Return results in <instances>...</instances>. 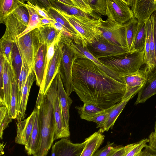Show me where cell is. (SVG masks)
I'll use <instances>...</instances> for the list:
<instances>
[{
    "label": "cell",
    "instance_id": "28",
    "mask_svg": "<svg viewBox=\"0 0 156 156\" xmlns=\"http://www.w3.org/2000/svg\"><path fill=\"white\" fill-rule=\"evenodd\" d=\"M45 12L47 13L50 18L55 20L56 22L62 25L76 39L80 40V37L76 30L71 25L67 20L57 10L52 7H51Z\"/></svg>",
    "mask_w": 156,
    "mask_h": 156
},
{
    "label": "cell",
    "instance_id": "40",
    "mask_svg": "<svg viewBox=\"0 0 156 156\" xmlns=\"http://www.w3.org/2000/svg\"><path fill=\"white\" fill-rule=\"evenodd\" d=\"M13 43L9 40L1 39L0 40V53H1L11 64V54Z\"/></svg>",
    "mask_w": 156,
    "mask_h": 156
},
{
    "label": "cell",
    "instance_id": "27",
    "mask_svg": "<svg viewBox=\"0 0 156 156\" xmlns=\"http://www.w3.org/2000/svg\"><path fill=\"white\" fill-rule=\"evenodd\" d=\"M125 29V35L127 50L131 54L133 48L136 33L138 22L134 17L124 24Z\"/></svg>",
    "mask_w": 156,
    "mask_h": 156
},
{
    "label": "cell",
    "instance_id": "30",
    "mask_svg": "<svg viewBox=\"0 0 156 156\" xmlns=\"http://www.w3.org/2000/svg\"><path fill=\"white\" fill-rule=\"evenodd\" d=\"M52 8L67 14L79 16L94 18L98 20L94 16L86 13L76 7L64 4L58 0H50Z\"/></svg>",
    "mask_w": 156,
    "mask_h": 156
},
{
    "label": "cell",
    "instance_id": "47",
    "mask_svg": "<svg viewBox=\"0 0 156 156\" xmlns=\"http://www.w3.org/2000/svg\"><path fill=\"white\" fill-rule=\"evenodd\" d=\"M134 143L128 144L125 146H122L110 156H124L127 152L132 147Z\"/></svg>",
    "mask_w": 156,
    "mask_h": 156
},
{
    "label": "cell",
    "instance_id": "36",
    "mask_svg": "<svg viewBox=\"0 0 156 156\" xmlns=\"http://www.w3.org/2000/svg\"><path fill=\"white\" fill-rule=\"evenodd\" d=\"M22 59V66L18 83L19 98L20 101L23 88L25 84L29 73L30 71L29 67L26 61L23 58Z\"/></svg>",
    "mask_w": 156,
    "mask_h": 156
},
{
    "label": "cell",
    "instance_id": "45",
    "mask_svg": "<svg viewBox=\"0 0 156 156\" xmlns=\"http://www.w3.org/2000/svg\"><path fill=\"white\" fill-rule=\"evenodd\" d=\"M151 19L152 25L153 36L154 46V53L155 58V68L152 76L151 78H152L156 76V11L152 15L151 17Z\"/></svg>",
    "mask_w": 156,
    "mask_h": 156
},
{
    "label": "cell",
    "instance_id": "24",
    "mask_svg": "<svg viewBox=\"0 0 156 156\" xmlns=\"http://www.w3.org/2000/svg\"><path fill=\"white\" fill-rule=\"evenodd\" d=\"M156 94V76L147 80L141 90L138 93L135 103L137 105L145 102L148 99Z\"/></svg>",
    "mask_w": 156,
    "mask_h": 156
},
{
    "label": "cell",
    "instance_id": "19",
    "mask_svg": "<svg viewBox=\"0 0 156 156\" xmlns=\"http://www.w3.org/2000/svg\"><path fill=\"white\" fill-rule=\"evenodd\" d=\"M57 94L60 102L65 125L67 127L69 128V109L73 101L66 93L60 76L58 74L57 80Z\"/></svg>",
    "mask_w": 156,
    "mask_h": 156
},
{
    "label": "cell",
    "instance_id": "6",
    "mask_svg": "<svg viewBox=\"0 0 156 156\" xmlns=\"http://www.w3.org/2000/svg\"><path fill=\"white\" fill-rule=\"evenodd\" d=\"M102 35L111 43L123 48L127 51L124 24L120 25L107 18L101 21L99 28Z\"/></svg>",
    "mask_w": 156,
    "mask_h": 156
},
{
    "label": "cell",
    "instance_id": "20",
    "mask_svg": "<svg viewBox=\"0 0 156 156\" xmlns=\"http://www.w3.org/2000/svg\"><path fill=\"white\" fill-rule=\"evenodd\" d=\"M35 80H36V76L33 69L30 71L23 88L19 112L16 118L17 120H23L26 117L25 111L29 93L32 85Z\"/></svg>",
    "mask_w": 156,
    "mask_h": 156
},
{
    "label": "cell",
    "instance_id": "38",
    "mask_svg": "<svg viewBox=\"0 0 156 156\" xmlns=\"http://www.w3.org/2000/svg\"><path fill=\"white\" fill-rule=\"evenodd\" d=\"M74 7L81 11L92 15L98 20H103L100 16L94 13L93 10L87 1V0H72Z\"/></svg>",
    "mask_w": 156,
    "mask_h": 156
},
{
    "label": "cell",
    "instance_id": "9",
    "mask_svg": "<svg viewBox=\"0 0 156 156\" xmlns=\"http://www.w3.org/2000/svg\"><path fill=\"white\" fill-rule=\"evenodd\" d=\"M63 45L64 44L60 41V39L57 41L55 54L49 62L43 82L40 88L39 91L42 94H45L58 73L63 54Z\"/></svg>",
    "mask_w": 156,
    "mask_h": 156
},
{
    "label": "cell",
    "instance_id": "13",
    "mask_svg": "<svg viewBox=\"0 0 156 156\" xmlns=\"http://www.w3.org/2000/svg\"><path fill=\"white\" fill-rule=\"evenodd\" d=\"M36 114V110L34 108L27 119L23 120H17L16 143L24 145L27 144L33 128Z\"/></svg>",
    "mask_w": 156,
    "mask_h": 156
},
{
    "label": "cell",
    "instance_id": "22",
    "mask_svg": "<svg viewBox=\"0 0 156 156\" xmlns=\"http://www.w3.org/2000/svg\"><path fill=\"white\" fill-rule=\"evenodd\" d=\"M104 138V136L98 131L85 139L86 144L80 156H93L103 143Z\"/></svg>",
    "mask_w": 156,
    "mask_h": 156
},
{
    "label": "cell",
    "instance_id": "3",
    "mask_svg": "<svg viewBox=\"0 0 156 156\" xmlns=\"http://www.w3.org/2000/svg\"><path fill=\"white\" fill-rule=\"evenodd\" d=\"M58 11L77 32L83 46L91 43L97 35L101 34L99 29L101 20L93 17L69 15Z\"/></svg>",
    "mask_w": 156,
    "mask_h": 156
},
{
    "label": "cell",
    "instance_id": "18",
    "mask_svg": "<svg viewBox=\"0 0 156 156\" xmlns=\"http://www.w3.org/2000/svg\"><path fill=\"white\" fill-rule=\"evenodd\" d=\"M3 56L4 61L3 82L4 100L5 105L8 110L10 102L13 80L15 75L12 65Z\"/></svg>",
    "mask_w": 156,
    "mask_h": 156
},
{
    "label": "cell",
    "instance_id": "37",
    "mask_svg": "<svg viewBox=\"0 0 156 156\" xmlns=\"http://www.w3.org/2000/svg\"><path fill=\"white\" fill-rule=\"evenodd\" d=\"M94 13L100 16H106V0H87Z\"/></svg>",
    "mask_w": 156,
    "mask_h": 156
},
{
    "label": "cell",
    "instance_id": "11",
    "mask_svg": "<svg viewBox=\"0 0 156 156\" xmlns=\"http://www.w3.org/2000/svg\"><path fill=\"white\" fill-rule=\"evenodd\" d=\"M86 141L73 143L70 140L63 138L56 142L51 149V156H80Z\"/></svg>",
    "mask_w": 156,
    "mask_h": 156
},
{
    "label": "cell",
    "instance_id": "17",
    "mask_svg": "<svg viewBox=\"0 0 156 156\" xmlns=\"http://www.w3.org/2000/svg\"><path fill=\"white\" fill-rule=\"evenodd\" d=\"M6 26L5 33L1 39L10 40L15 42L17 36L23 32L27 26L21 23L12 13L5 20Z\"/></svg>",
    "mask_w": 156,
    "mask_h": 156
},
{
    "label": "cell",
    "instance_id": "4",
    "mask_svg": "<svg viewBox=\"0 0 156 156\" xmlns=\"http://www.w3.org/2000/svg\"><path fill=\"white\" fill-rule=\"evenodd\" d=\"M34 51L33 71L37 85L40 87L43 82L46 64L48 46L41 37L38 28L32 30Z\"/></svg>",
    "mask_w": 156,
    "mask_h": 156
},
{
    "label": "cell",
    "instance_id": "10",
    "mask_svg": "<svg viewBox=\"0 0 156 156\" xmlns=\"http://www.w3.org/2000/svg\"><path fill=\"white\" fill-rule=\"evenodd\" d=\"M121 76L126 86V91L122 101L133 98L141 90L147 80V75L143 69Z\"/></svg>",
    "mask_w": 156,
    "mask_h": 156
},
{
    "label": "cell",
    "instance_id": "23",
    "mask_svg": "<svg viewBox=\"0 0 156 156\" xmlns=\"http://www.w3.org/2000/svg\"><path fill=\"white\" fill-rule=\"evenodd\" d=\"M36 114L33 128L29 140L25 145V149L28 155H33L39 142L40 137L39 128L38 122L39 106L37 101L35 108Z\"/></svg>",
    "mask_w": 156,
    "mask_h": 156
},
{
    "label": "cell",
    "instance_id": "48",
    "mask_svg": "<svg viewBox=\"0 0 156 156\" xmlns=\"http://www.w3.org/2000/svg\"><path fill=\"white\" fill-rule=\"evenodd\" d=\"M27 4L33 8L36 12L42 18H49L47 13L36 4L30 2L29 0L27 1Z\"/></svg>",
    "mask_w": 156,
    "mask_h": 156
},
{
    "label": "cell",
    "instance_id": "14",
    "mask_svg": "<svg viewBox=\"0 0 156 156\" xmlns=\"http://www.w3.org/2000/svg\"><path fill=\"white\" fill-rule=\"evenodd\" d=\"M16 42L22 58L27 64L30 71L33 70L34 51L32 30L17 38Z\"/></svg>",
    "mask_w": 156,
    "mask_h": 156
},
{
    "label": "cell",
    "instance_id": "12",
    "mask_svg": "<svg viewBox=\"0 0 156 156\" xmlns=\"http://www.w3.org/2000/svg\"><path fill=\"white\" fill-rule=\"evenodd\" d=\"M130 7L134 17L140 24L148 20L156 11V0H133Z\"/></svg>",
    "mask_w": 156,
    "mask_h": 156
},
{
    "label": "cell",
    "instance_id": "31",
    "mask_svg": "<svg viewBox=\"0 0 156 156\" xmlns=\"http://www.w3.org/2000/svg\"><path fill=\"white\" fill-rule=\"evenodd\" d=\"M38 28L41 37L48 46L60 36V33L53 24L41 26Z\"/></svg>",
    "mask_w": 156,
    "mask_h": 156
},
{
    "label": "cell",
    "instance_id": "7",
    "mask_svg": "<svg viewBox=\"0 0 156 156\" xmlns=\"http://www.w3.org/2000/svg\"><path fill=\"white\" fill-rule=\"evenodd\" d=\"M89 52L96 58H99L129 53L123 48L113 44L102 35H97L91 43L86 46Z\"/></svg>",
    "mask_w": 156,
    "mask_h": 156
},
{
    "label": "cell",
    "instance_id": "33",
    "mask_svg": "<svg viewBox=\"0 0 156 156\" xmlns=\"http://www.w3.org/2000/svg\"><path fill=\"white\" fill-rule=\"evenodd\" d=\"M24 6L27 8L29 13V21L26 30L17 36L16 39L34 29L38 28L40 27V23L41 19L42 18L33 8L29 6L27 3L25 4Z\"/></svg>",
    "mask_w": 156,
    "mask_h": 156
},
{
    "label": "cell",
    "instance_id": "43",
    "mask_svg": "<svg viewBox=\"0 0 156 156\" xmlns=\"http://www.w3.org/2000/svg\"><path fill=\"white\" fill-rule=\"evenodd\" d=\"M113 106L97 114L90 119V121L96 123L97 124V128H101L105 121L108 112Z\"/></svg>",
    "mask_w": 156,
    "mask_h": 156
},
{
    "label": "cell",
    "instance_id": "29",
    "mask_svg": "<svg viewBox=\"0 0 156 156\" xmlns=\"http://www.w3.org/2000/svg\"><path fill=\"white\" fill-rule=\"evenodd\" d=\"M146 21L140 24L138 23L133 50L130 54L141 51L144 49L147 37Z\"/></svg>",
    "mask_w": 156,
    "mask_h": 156
},
{
    "label": "cell",
    "instance_id": "15",
    "mask_svg": "<svg viewBox=\"0 0 156 156\" xmlns=\"http://www.w3.org/2000/svg\"><path fill=\"white\" fill-rule=\"evenodd\" d=\"M77 56L85 57L92 61L101 69L108 75L118 79H122L117 73L105 65L94 57L88 51L86 46H83L81 40L75 39L70 44Z\"/></svg>",
    "mask_w": 156,
    "mask_h": 156
},
{
    "label": "cell",
    "instance_id": "8",
    "mask_svg": "<svg viewBox=\"0 0 156 156\" xmlns=\"http://www.w3.org/2000/svg\"><path fill=\"white\" fill-rule=\"evenodd\" d=\"M106 16L114 22L123 25L134 17L125 0H106Z\"/></svg>",
    "mask_w": 156,
    "mask_h": 156
},
{
    "label": "cell",
    "instance_id": "1",
    "mask_svg": "<svg viewBox=\"0 0 156 156\" xmlns=\"http://www.w3.org/2000/svg\"><path fill=\"white\" fill-rule=\"evenodd\" d=\"M72 75L74 91L84 104L106 109L122 101L126 89L123 79L108 75L88 58L77 56Z\"/></svg>",
    "mask_w": 156,
    "mask_h": 156
},
{
    "label": "cell",
    "instance_id": "25",
    "mask_svg": "<svg viewBox=\"0 0 156 156\" xmlns=\"http://www.w3.org/2000/svg\"><path fill=\"white\" fill-rule=\"evenodd\" d=\"M25 4L23 0H0V23L4 24L7 17L17 7Z\"/></svg>",
    "mask_w": 156,
    "mask_h": 156
},
{
    "label": "cell",
    "instance_id": "21",
    "mask_svg": "<svg viewBox=\"0 0 156 156\" xmlns=\"http://www.w3.org/2000/svg\"><path fill=\"white\" fill-rule=\"evenodd\" d=\"M130 98L114 105L109 110L108 114L103 127L98 131L102 133L108 131L110 128H112L118 117L130 100Z\"/></svg>",
    "mask_w": 156,
    "mask_h": 156
},
{
    "label": "cell",
    "instance_id": "52",
    "mask_svg": "<svg viewBox=\"0 0 156 156\" xmlns=\"http://www.w3.org/2000/svg\"><path fill=\"white\" fill-rule=\"evenodd\" d=\"M58 1L64 4L74 7L72 0H58Z\"/></svg>",
    "mask_w": 156,
    "mask_h": 156
},
{
    "label": "cell",
    "instance_id": "51",
    "mask_svg": "<svg viewBox=\"0 0 156 156\" xmlns=\"http://www.w3.org/2000/svg\"><path fill=\"white\" fill-rule=\"evenodd\" d=\"M56 21L51 18H42L40 23V27L48 24H53Z\"/></svg>",
    "mask_w": 156,
    "mask_h": 156
},
{
    "label": "cell",
    "instance_id": "53",
    "mask_svg": "<svg viewBox=\"0 0 156 156\" xmlns=\"http://www.w3.org/2000/svg\"><path fill=\"white\" fill-rule=\"evenodd\" d=\"M154 129V133L155 134H156V121L155 123Z\"/></svg>",
    "mask_w": 156,
    "mask_h": 156
},
{
    "label": "cell",
    "instance_id": "44",
    "mask_svg": "<svg viewBox=\"0 0 156 156\" xmlns=\"http://www.w3.org/2000/svg\"><path fill=\"white\" fill-rule=\"evenodd\" d=\"M0 59V105H5L3 82L4 61L3 55L1 53Z\"/></svg>",
    "mask_w": 156,
    "mask_h": 156
},
{
    "label": "cell",
    "instance_id": "42",
    "mask_svg": "<svg viewBox=\"0 0 156 156\" xmlns=\"http://www.w3.org/2000/svg\"><path fill=\"white\" fill-rule=\"evenodd\" d=\"M149 142L147 138L143 139L134 143L132 147L127 152L124 156H137L143 149L147 145Z\"/></svg>",
    "mask_w": 156,
    "mask_h": 156
},
{
    "label": "cell",
    "instance_id": "41",
    "mask_svg": "<svg viewBox=\"0 0 156 156\" xmlns=\"http://www.w3.org/2000/svg\"><path fill=\"white\" fill-rule=\"evenodd\" d=\"M122 146H116L113 143L108 142L105 146L97 151L93 156H110Z\"/></svg>",
    "mask_w": 156,
    "mask_h": 156
},
{
    "label": "cell",
    "instance_id": "5",
    "mask_svg": "<svg viewBox=\"0 0 156 156\" xmlns=\"http://www.w3.org/2000/svg\"><path fill=\"white\" fill-rule=\"evenodd\" d=\"M76 57V53L70 45L64 44L63 54L58 74L60 76L65 90L69 96L72 92L74 91L72 71L73 62Z\"/></svg>",
    "mask_w": 156,
    "mask_h": 156
},
{
    "label": "cell",
    "instance_id": "26",
    "mask_svg": "<svg viewBox=\"0 0 156 156\" xmlns=\"http://www.w3.org/2000/svg\"><path fill=\"white\" fill-rule=\"evenodd\" d=\"M20 103L18 84L15 76L13 80L10 102L8 110L9 116L12 119H16L19 112Z\"/></svg>",
    "mask_w": 156,
    "mask_h": 156
},
{
    "label": "cell",
    "instance_id": "2",
    "mask_svg": "<svg viewBox=\"0 0 156 156\" xmlns=\"http://www.w3.org/2000/svg\"><path fill=\"white\" fill-rule=\"evenodd\" d=\"M98 59L120 76H122L139 71L144 65V49L131 54L127 53L101 58Z\"/></svg>",
    "mask_w": 156,
    "mask_h": 156
},
{
    "label": "cell",
    "instance_id": "32",
    "mask_svg": "<svg viewBox=\"0 0 156 156\" xmlns=\"http://www.w3.org/2000/svg\"><path fill=\"white\" fill-rule=\"evenodd\" d=\"M11 61L12 66L15 75L16 80L18 84L22 66L23 59L16 42H13V44Z\"/></svg>",
    "mask_w": 156,
    "mask_h": 156
},
{
    "label": "cell",
    "instance_id": "34",
    "mask_svg": "<svg viewBox=\"0 0 156 156\" xmlns=\"http://www.w3.org/2000/svg\"><path fill=\"white\" fill-rule=\"evenodd\" d=\"M79 111L81 119L90 121V119L104 109L91 103H85L79 107Z\"/></svg>",
    "mask_w": 156,
    "mask_h": 156
},
{
    "label": "cell",
    "instance_id": "50",
    "mask_svg": "<svg viewBox=\"0 0 156 156\" xmlns=\"http://www.w3.org/2000/svg\"><path fill=\"white\" fill-rule=\"evenodd\" d=\"M148 139V145L156 152V134L154 132H152L149 136Z\"/></svg>",
    "mask_w": 156,
    "mask_h": 156
},
{
    "label": "cell",
    "instance_id": "16",
    "mask_svg": "<svg viewBox=\"0 0 156 156\" xmlns=\"http://www.w3.org/2000/svg\"><path fill=\"white\" fill-rule=\"evenodd\" d=\"M54 111L55 122L54 140L69 137L70 135L69 128L67 127L64 123L57 91L54 103Z\"/></svg>",
    "mask_w": 156,
    "mask_h": 156
},
{
    "label": "cell",
    "instance_id": "35",
    "mask_svg": "<svg viewBox=\"0 0 156 156\" xmlns=\"http://www.w3.org/2000/svg\"><path fill=\"white\" fill-rule=\"evenodd\" d=\"M0 105V138L2 139L3 131L12 122V119L9 116L6 107L4 105Z\"/></svg>",
    "mask_w": 156,
    "mask_h": 156
},
{
    "label": "cell",
    "instance_id": "49",
    "mask_svg": "<svg viewBox=\"0 0 156 156\" xmlns=\"http://www.w3.org/2000/svg\"><path fill=\"white\" fill-rule=\"evenodd\" d=\"M137 156H156V152L147 145Z\"/></svg>",
    "mask_w": 156,
    "mask_h": 156
},
{
    "label": "cell",
    "instance_id": "46",
    "mask_svg": "<svg viewBox=\"0 0 156 156\" xmlns=\"http://www.w3.org/2000/svg\"><path fill=\"white\" fill-rule=\"evenodd\" d=\"M31 3L36 4L44 11L52 7L50 0H29Z\"/></svg>",
    "mask_w": 156,
    "mask_h": 156
},
{
    "label": "cell",
    "instance_id": "39",
    "mask_svg": "<svg viewBox=\"0 0 156 156\" xmlns=\"http://www.w3.org/2000/svg\"><path fill=\"white\" fill-rule=\"evenodd\" d=\"M12 13L21 23L27 26L29 21L30 16L28 10L24 5L19 6Z\"/></svg>",
    "mask_w": 156,
    "mask_h": 156
}]
</instances>
